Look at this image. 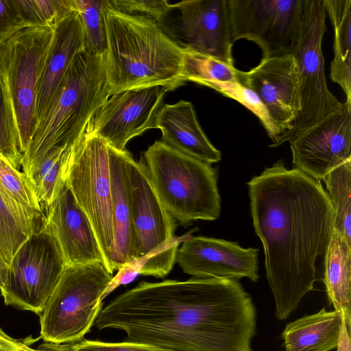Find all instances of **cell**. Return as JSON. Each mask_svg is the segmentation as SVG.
Wrapping results in <instances>:
<instances>
[{
  "instance_id": "obj_1",
  "label": "cell",
  "mask_w": 351,
  "mask_h": 351,
  "mask_svg": "<svg viewBox=\"0 0 351 351\" xmlns=\"http://www.w3.org/2000/svg\"><path fill=\"white\" fill-rule=\"evenodd\" d=\"M94 326L171 351H253L256 312L236 280L142 281L103 307Z\"/></svg>"
},
{
  "instance_id": "obj_2",
  "label": "cell",
  "mask_w": 351,
  "mask_h": 351,
  "mask_svg": "<svg viewBox=\"0 0 351 351\" xmlns=\"http://www.w3.org/2000/svg\"><path fill=\"white\" fill-rule=\"evenodd\" d=\"M247 186L276 317L283 320L314 289L315 263L324 258L331 241L335 211L321 181L287 169L282 160L252 177Z\"/></svg>"
},
{
  "instance_id": "obj_3",
  "label": "cell",
  "mask_w": 351,
  "mask_h": 351,
  "mask_svg": "<svg viewBox=\"0 0 351 351\" xmlns=\"http://www.w3.org/2000/svg\"><path fill=\"white\" fill-rule=\"evenodd\" d=\"M104 66L111 95L160 86L167 91L184 84L183 48L155 21L121 13L104 1Z\"/></svg>"
},
{
  "instance_id": "obj_4",
  "label": "cell",
  "mask_w": 351,
  "mask_h": 351,
  "mask_svg": "<svg viewBox=\"0 0 351 351\" xmlns=\"http://www.w3.org/2000/svg\"><path fill=\"white\" fill-rule=\"evenodd\" d=\"M104 54L86 49L73 60L23 156L26 176L55 146L73 143L111 96Z\"/></svg>"
},
{
  "instance_id": "obj_5",
  "label": "cell",
  "mask_w": 351,
  "mask_h": 351,
  "mask_svg": "<svg viewBox=\"0 0 351 351\" xmlns=\"http://www.w3.org/2000/svg\"><path fill=\"white\" fill-rule=\"evenodd\" d=\"M145 168L162 204L181 225L214 221L221 214L217 169L156 141L144 153Z\"/></svg>"
},
{
  "instance_id": "obj_6",
  "label": "cell",
  "mask_w": 351,
  "mask_h": 351,
  "mask_svg": "<svg viewBox=\"0 0 351 351\" xmlns=\"http://www.w3.org/2000/svg\"><path fill=\"white\" fill-rule=\"evenodd\" d=\"M113 277L101 263L66 265L39 315L44 342L84 339L103 308V296Z\"/></svg>"
},
{
  "instance_id": "obj_7",
  "label": "cell",
  "mask_w": 351,
  "mask_h": 351,
  "mask_svg": "<svg viewBox=\"0 0 351 351\" xmlns=\"http://www.w3.org/2000/svg\"><path fill=\"white\" fill-rule=\"evenodd\" d=\"M53 36V27H27L0 47V80L10 101L23 156L36 127L39 80Z\"/></svg>"
},
{
  "instance_id": "obj_8",
  "label": "cell",
  "mask_w": 351,
  "mask_h": 351,
  "mask_svg": "<svg viewBox=\"0 0 351 351\" xmlns=\"http://www.w3.org/2000/svg\"><path fill=\"white\" fill-rule=\"evenodd\" d=\"M64 178L90 221L112 274L115 247L108 144L86 129L73 145Z\"/></svg>"
},
{
  "instance_id": "obj_9",
  "label": "cell",
  "mask_w": 351,
  "mask_h": 351,
  "mask_svg": "<svg viewBox=\"0 0 351 351\" xmlns=\"http://www.w3.org/2000/svg\"><path fill=\"white\" fill-rule=\"evenodd\" d=\"M324 0H304L296 43L291 51L299 75L300 112L292 128L269 147L290 141L335 111L341 102L329 90L322 43L327 31Z\"/></svg>"
},
{
  "instance_id": "obj_10",
  "label": "cell",
  "mask_w": 351,
  "mask_h": 351,
  "mask_svg": "<svg viewBox=\"0 0 351 351\" xmlns=\"http://www.w3.org/2000/svg\"><path fill=\"white\" fill-rule=\"evenodd\" d=\"M65 266L62 249L45 219L20 246L7 267L0 285L5 304L40 315Z\"/></svg>"
},
{
  "instance_id": "obj_11",
  "label": "cell",
  "mask_w": 351,
  "mask_h": 351,
  "mask_svg": "<svg viewBox=\"0 0 351 351\" xmlns=\"http://www.w3.org/2000/svg\"><path fill=\"white\" fill-rule=\"evenodd\" d=\"M304 0H228L233 42L255 43L263 58L291 53L298 39Z\"/></svg>"
},
{
  "instance_id": "obj_12",
  "label": "cell",
  "mask_w": 351,
  "mask_h": 351,
  "mask_svg": "<svg viewBox=\"0 0 351 351\" xmlns=\"http://www.w3.org/2000/svg\"><path fill=\"white\" fill-rule=\"evenodd\" d=\"M167 89L160 86L132 88L112 95L87 125L88 130L119 151L132 138L156 128Z\"/></svg>"
},
{
  "instance_id": "obj_13",
  "label": "cell",
  "mask_w": 351,
  "mask_h": 351,
  "mask_svg": "<svg viewBox=\"0 0 351 351\" xmlns=\"http://www.w3.org/2000/svg\"><path fill=\"white\" fill-rule=\"evenodd\" d=\"M293 168L321 181L351 159V101L289 141Z\"/></svg>"
},
{
  "instance_id": "obj_14",
  "label": "cell",
  "mask_w": 351,
  "mask_h": 351,
  "mask_svg": "<svg viewBox=\"0 0 351 351\" xmlns=\"http://www.w3.org/2000/svg\"><path fill=\"white\" fill-rule=\"evenodd\" d=\"M134 237V263L179 245L177 222L160 201L141 161L132 155L128 164Z\"/></svg>"
},
{
  "instance_id": "obj_15",
  "label": "cell",
  "mask_w": 351,
  "mask_h": 351,
  "mask_svg": "<svg viewBox=\"0 0 351 351\" xmlns=\"http://www.w3.org/2000/svg\"><path fill=\"white\" fill-rule=\"evenodd\" d=\"M258 250L204 236L189 237L179 247L176 262L184 274L197 278L259 280Z\"/></svg>"
},
{
  "instance_id": "obj_16",
  "label": "cell",
  "mask_w": 351,
  "mask_h": 351,
  "mask_svg": "<svg viewBox=\"0 0 351 351\" xmlns=\"http://www.w3.org/2000/svg\"><path fill=\"white\" fill-rule=\"evenodd\" d=\"M239 83L258 95L282 135L291 130L301 109L298 71L291 53L262 58L249 71H240Z\"/></svg>"
},
{
  "instance_id": "obj_17",
  "label": "cell",
  "mask_w": 351,
  "mask_h": 351,
  "mask_svg": "<svg viewBox=\"0 0 351 351\" xmlns=\"http://www.w3.org/2000/svg\"><path fill=\"white\" fill-rule=\"evenodd\" d=\"M180 12L183 47L233 64L228 0H186L171 5Z\"/></svg>"
},
{
  "instance_id": "obj_18",
  "label": "cell",
  "mask_w": 351,
  "mask_h": 351,
  "mask_svg": "<svg viewBox=\"0 0 351 351\" xmlns=\"http://www.w3.org/2000/svg\"><path fill=\"white\" fill-rule=\"evenodd\" d=\"M45 210V221L59 243L66 265L93 263L105 265L90 221L64 178L57 196Z\"/></svg>"
},
{
  "instance_id": "obj_19",
  "label": "cell",
  "mask_w": 351,
  "mask_h": 351,
  "mask_svg": "<svg viewBox=\"0 0 351 351\" xmlns=\"http://www.w3.org/2000/svg\"><path fill=\"white\" fill-rule=\"evenodd\" d=\"M85 49L82 21L77 10H75L53 27V39L38 84L36 126L47 112L73 60Z\"/></svg>"
},
{
  "instance_id": "obj_20",
  "label": "cell",
  "mask_w": 351,
  "mask_h": 351,
  "mask_svg": "<svg viewBox=\"0 0 351 351\" xmlns=\"http://www.w3.org/2000/svg\"><path fill=\"white\" fill-rule=\"evenodd\" d=\"M156 128L160 130L164 143L184 154L210 165L221 160V152L205 134L190 101L163 104Z\"/></svg>"
},
{
  "instance_id": "obj_21",
  "label": "cell",
  "mask_w": 351,
  "mask_h": 351,
  "mask_svg": "<svg viewBox=\"0 0 351 351\" xmlns=\"http://www.w3.org/2000/svg\"><path fill=\"white\" fill-rule=\"evenodd\" d=\"M115 256L114 271L134 263V237L128 173L131 154L108 145Z\"/></svg>"
},
{
  "instance_id": "obj_22",
  "label": "cell",
  "mask_w": 351,
  "mask_h": 351,
  "mask_svg": "<svg viewBox=\"0 0 351 351\" xmlns=\"http://www.w3.org/2000/svg\"><path fill=\"white\" fill-rule=\"evenodd\" d=\"M343 323L341 313L324 308L290 322L281 335L285 351L331 350L337 346Z\"/></svg>"
},
{
  "instance_id": "obj_23",
  "label": "cell",
  "mask_w": 351,
  "mask_h": 351,
  "mask_svg": "<svg viewBox=\"0 0 351 351\" xmlns=\"http://www.w3.org/2000/svg\"><path fill=\"white\" fill-rule=\"evenodd\" d=\"M324 267V283L329 302L351 329V244L335 230Z\"/></svg>"
},
{
  "instance_id": "obj_24",
  "label": "cell",
  "mask_w": 351,
  "mask_h": 351,
  "mask_svg": "<svg viewBox=\"0 0 351 351\" xmlns=\"http://www.w3.org/2000/svg\"><path fill=\"white\" fill-rule=\"evenodd\" d=\"M334 30L330 78L351 101V0H324Z\"/></svg>"
},
{
  "instance_id": "obj_25",
  "label": "cell",
  "mask_w": 351,
  "mask_h": 351,
  "mask_svg": "<svg viewBox=\"0 0 351 351\" xmlns=\"http://www.w3.org/2000/svg\"><path fill=\"white\" fill-rule=\"evenodd\" d=\"M41 215L0 191V261L7 267L20 246L38 228Z\"/></svg>"
},
{
  "instance_id": "obj_26",
  "label": "cell",
  "mask_w": 351,
  "mask_h": 351,
  "mask_svg": "<svg viewBox=\"0 0 351 351\" xmlns=\"http://www.w3.org/2000/svg\"><path fill=\"white\" fill-rule=\"evenodd\" d=\"M74 143L50 149L27 176L41 210L47 209L57 196Z\"/></svg>"
},
{
  "instance_id": "obj_27",
  "label": "cell",
  "mask_w": 351,
  "mask_h": 351,
  "mask_svg": "<svg viewBox=\"0 0 351 351\" xmlns=\"http://www.w3.org/2000/svg\"><path fill=\"white\" fill-rule=\"evenodd\" d=\"M322 180L335 211L334 230L351 244V159L332 170Z\"/></svg>"
},
{
  "instance_id": "obj_28",
  "label": "cell",
  "mask_w": 351,
  "mask_h": 351,
  "mask_svg": "<svg viewBox=\"0 0 351 351\" xmlns=\"http://www.w3.org/2000/svg\"><path fill=\"white\" fill-rule=\"evenodd\" d=\"M182 76L204 86L210 82H237L240 71L211 56L183 47Z\"/></svg>"
},
{
  "instance_id": "obj_29",
  "label": "cell",
  "mask_w": 351,
  "mask_h": 351,
  "mask_svg": "<svg viewBox=\"0 0 351 351\" xmlns=\"http://www.w3.org/2000/svg\"><path fill=\"white\" fill-rule=\"evenodd\" d=\"M204 86L215 90L221 94L233 99L256 115L264 127L274 144L282 135V130L271 118L266 107L258 95L250 88L237 82H210Z\"/></svg>"
},
{
  "instance_id": "obj_30",
  "label": "cell",
  "mask_w": 351,
  "mask_h": 351,
  "mask_svg": "<svg viewBox=\"0 0 351 351\" xmlns=\"http://www.w3.org/2000/svg\"><path fill=\"white\" fill-rule=\"evenodd\" d=\"M105 0H74L82 21L86 50L91 53L104 54L106 33L103 8Z\"/></svg>"
},
{
  "instance_id": "obj_31",
  "label": "cell",
  "mask_w": 351,
  "mask_h": 351,
  "mask_svg": "<svg viewBox=\"0 0 351 351\" xmlns=\"http://www.w3.org/2000/svg\"><path fill=\"white\" fill-rule=\"evenodd\" d=\"M15 3L31 27H54L76 10L74 0H15Z\"/></svg>"
},
{
  "instance_id": "obj_32",
  "label": "cell",
  "mask_w": 351,
  "mask_h": 351,
  "mask_svg": "<svg viewBox=\"0 0 351 351\" xmlns=\"http://www.w3.org/2000/svg\"><path fill=\"white\" fill-rule=\"evenodd\" d=\"M0 191L19 204L42 213L34 189L24 173L0 157Z\"/></svg>"
},
{
  "instance_id": "obj_33",
  "label": "cell",
  "mask_w": 351,
  "mask_h": 351,
  "mask_svg": "<svg viewBox=\"0 0 351 351\" xmlns=\"http://www.w3.org/2000/svg\"><path fill=\"white\" fill-rule=\"evenodd\" d=\"M0 157L16 170L23 163L13 114L6 89L0 80Z\"/></svg>"
},
{
  "instance_id": "obj_34",
  "label": "cell",
  "mask_w": 351,
  "mask_h": 351,
  "mask_svg": "<svg viewBox=\"0 0 351 351\" xmlns=\"http://www.w3.org/2000/svg\"><path fill=\"white\" fill-rule=\"evenodd\" d=\"M37 349L42 351H171L128 341L110 343L84 338L60 344L44 342L40 344Z\"/></svg>"
},
{
  "instance_id": "obj_35",
  "label": "cell",
  "mask_w": 351,
  "mask_h": 351,
  "mask_svg": "<svg viewBox=\"0 0 351 351\" xmlns=\"http://www.w3.org/2000/svg\"><path fill=\"white\" fill-rule=\"evenodd\" d=\"M107 1L112 8L121 13L149 19L155 21L160 25L169 10L171 9V4L165 0Z\"/></svg>"
},
{
  "instance_id": "obj_36",
  "label": "cell",
  "mask_w": 351,
  "mask_h": 351,
  "mask_svg": "<svg viewBox=\"0 0 351 351\" xmlns=\"http://www.w3.org/2000/svg\"><path fill=\"white\" fill-rule=\"evenodd\" d=\"M31 27L24 19L15 0H0V47L19 31Z\"/></svg>"
},
{
  "instance_id": "obj_37",
  "label": "cell",
  "mask_w": 351,
  "mask_h": 351,
  "mask_svg": "<svg viewBox=\"0 0 351 351\" xmlns=\"http://www.w3.org/2000/svg\"><path fill=\"white\" fill-rule=\"evenodd\" d=\"M30 348L27 340L9 336L0 328V351H13Z\"/></svg>"
},
{
  "instance_id": "obj_38",
  "label": "cell",
  "mask_w": 351,
  "mask_h": 351,
  "mask_svg": "<svg viewBox=\"0 0 351 351\" xmlns=\"http://www.w3.org/2000/svg\"><path fill=\"white\" fill-rule=\"evenodd\" d=\"M351 329L348 328L345 324H343L340 337L337 346V351H351Z\"/></svg>"
},
{
  "instance_id": "obj_39",
  "label": "cell",
  "mask_w": 351,
  "mask_h": 351,
  "mask_svg": "<svg viewBox=\"0 0 351 351\" xmlns=\"http://www.w3.org/2000/svg\"><path fill=\"white\" fill-rule=\"evenodd\" d=\"M7 267L0 261V285L3 283Z\"/></svg>"
},
{
  "instance_id": "obj_40",
  "label": "cell",
  "mask_w": 351,
  "mask_h": 351,
  "mask_svg": "<svg viewBox=\"0 0 351 351\" xmlns=\"http://www.w3.org/2000/svg\"><path fill=\"white\" fill-rule=\"evenodd\" d=\"M13 351H42V350H40L38 349H34L30 347V348H29L27 349H25V350H13Z\"/></svg>"
}]
</instances>
